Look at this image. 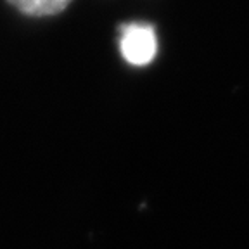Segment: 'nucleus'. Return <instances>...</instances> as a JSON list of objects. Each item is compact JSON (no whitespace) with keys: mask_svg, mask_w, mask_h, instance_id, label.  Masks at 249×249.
I'll return each instance as SVG.
<instances>
[{"mask_svg":"<svg viewBox=\"0 0 249 249\" xmlns=\"http://www.w3.org/2000/svg\"><path fill=\"white\" fill-rule=\"evenodd\" d=\"M121 55L132 66H147L154 61L158 38L152 24L126 23L120 26Z\"/></svg>","mask_w":249,"mask_h":249,"instance_id":"nucleus-1","label":"nucleus"},{"mask_svg":"<svg viewBox=\"0 0 249 249\" xmlns=\"http://www.w3.org/2000/svg\"><path fill=\"white\" fill-rule=\"evenodd\" d=\"M5 2L28 18L57 16L71 4V0H5Z\"/></svg>","mask_w":249,"mask_h":249,"instance_id":"nucleus-2","label":"nucleus"}]
</instances>
